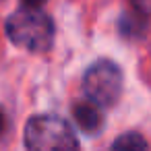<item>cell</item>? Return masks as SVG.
Wrapping results in <instances>:
<instances>
[{
    "mask_svg": "<svg viewBox=\"0 0 151 151\" xmlns=\"http://www.w3.org/2000/svg\"><path fill=\"white\" fill-rule=\"evenodd\" d=\"M0 2H2V0H0Z\"/></svg>",
    "mask_w": 151,
    "mask_h": 151,
    "instance_id": "cell-10",
    "label": "cell"
},
{
    "mask_svg": "<svg viewBox=\"0 0 151 151\" xmlns=\"http://www.w3.org/2000/svg\"><path fill=\"white\" fill-rule=\"evenodd\" d=\"M9 40L29 52H48L54 44V23L42 9H21L6 19Z\"/></svg>",
    "mask_w": 151,
    "mask_h": 151,
    "instance_id": "cell-1",
    "label": "cell"
},
{
    "mask_svg": "<svg viewBox=\"0 0 151 151\" xmlns=\"http://www.w3.org/2000/svg\"><path fill=\"white\" fill-rule=\"evenodd\" d=\"M25 147L31 151H70L79 149V141L64 118L37 114L25 124Z\"/></svg>",
    "mask_w": 151,
    "mask_h": 151,
    "instance_id": "cell-2",
    "label": "cell"
},
{
    "mask_svg": "<svg viewBox=\"0 0 151 151\" xmlns=\"http://www.w3.org/2000/svg\"><path fill=\"white\" fill-rule=\"evenodd\" d=\"M143 29H145V19H141V15H139L137 9H134L132 15L126 13L118 21V31H120L122 37H139L143 33Z\"/></svg>",
    "mask_w": 151,
    "mask_h": 151,
    "instance_id": "cell-5",
    "label": "cell"
},
{
    "mask_svg": "<svg viewBox=\"0 0 151 151\" xmlns=\"http://www.w3.org/2000/svg\"><path fill=\"white\" fill-rule=\"evenodd\" d=\"M46 2H48V0H21V4L25 9H42Z\"/></svg>",
    "mask_w": 151,
    "mask_h": 151,
    "instance_id": "cell-8",
    "label": "cell"
},
{
    "mask_svg": "<svg viewBox=\"0 0 151 151\" xmlns=\"http://www.w3.org/2000/svg\"><path fill=\"white\" fill-rule=\"evenodd\" d=\"M147 147H149L147 141L139 132H126L112 143V149H122V151H143Z\"/></svg>",
    "mask_w": 151,
    "mask_h": 151,
    "instance_id": "cell-6",
    "label": "cell"
},
{
    "mask_svg": "<svg viewBox=\"0 0 151 151\" xmlns=\"http://www.w3.org/2000/svg\"><path fill=\"white\" fill-rule=\"evenodd\" d=\"M132 4L139 13H147L151 11V0H132Z\"/></svg>",
    "mask_w": 151,
    "mask_h": 151,
    "instance_id": "cell-7",
    "label": "cell"
},
{
    "mask_svg": "<svg viewBox=\"0 0 151 151\" xmlns=\"http://www.w3.org/2000/svg\"><path fill=\"white\" fill-rule=\"evenodd\" d=\"M2 130H4V114L0 112V134H2Z\"/></svg>",
    "mask_w": 151,
    "mask_h": 151,
    "instance_id": "cell-9",
    "label": "cell"
},
{
    "mask_svg": "<svg viewBox=\"0 0 151 151\" xmlns=\"http://www.w3.org/2000/svg\"><path fill=\"white\" fill-rule=\"evenodd\" d=\"M83 89L89 101H93L99 108H112L120 95H122V70L116 62L101 58L95 60L85 77H83Z\"/></svg>",
    "mask_w": 151,
    "mask_h": 151,
    "instance_id": "cell-3",
    "label": "cell"
},
{
    "mask_svg": "<svg viewBox=\"0 0 151 151\" xmlns=\"http://www.w3.org/2000/svg\"><path fill=\"white\" fill-rule=\"evenodd\" d=\"M73 118L77 126L87 134H97L104 126V116L99 112V106L93 101H79L73 106Z\"/></svg>",
    "mask_w": 151,
    "mask_h": 151,
    "instance_id": "cell-4",
    "label": "cell"
}]
</instances>
